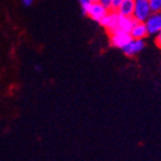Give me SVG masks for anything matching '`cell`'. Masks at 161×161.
I'll list each match as a JSON object with an SVG mask.
<instances>
[{
	"instance_id": "obj_2",
	"label": "cell",
	"mask_w": 161,
	"mask_h": 161,
	"mask_svg": "<svg viewBox=\"0 0 161 161\" xmlns=\"http://www.w3.org/2000/svg\"><path fill=\"white\" fill-rule=\"evenodd\" d=\"M109 35H110V44H112L114 47L121 48V50H123V48L133 40L130 33L123 32V31H119V30L114 31V32L110 33Z\"/></svg>"
},
{
	"instance_id": "obj_13",
	"label": "cell",
	"mask_w": 161,
	"mask_h": 161,
	"mask_svg": "<svg viewBox=\"0 0 161 161\" xmlns=\"http://www.w3.org/2000/svg\"><path fill=\"white\" fill-rule=\"evenodd\" d=\"M110 1H112V0H100L99 3H102L103 6H105L107 9H109L110 10Z\"/></svg>"
},
{
	"instance_id": "obj_9",
	"label": "cell",
	"mask_w": 161,
	"mask_h": 161,
	"mask_svg": "<svg viewBox=\"0 0 161 161\" xmlns=\"http://www.w3.org/2000/svg\"><path fill=\"white\" fill-rule=\"evenodd\" d=\"M137 20H135L133 17H126V16H118V23H117V30L123 31V32L131 33L132 28L135 25Z\"/></svg>"
},
{
	"instance_id": "obj_8",
	"label": "cell",
	"mask_w": 161,
	"mask_h": 161,
	"mask_svg": "<svg viewBox=\"0 0 161 161\" xmlns=\"http://www.w3.org/2000/svg\"><path fill=\"white\" fill-rule=\"evenodd\" d=\"M135 8V0H123V3L118 7L117 13L121 16L133 17Z\"/></svg>"
},
{
	"instance_id": "obj_10",
	"label": "cell",
	"mask_w": 161,
	"mask_h": 161,
	"mask_svg": "<svg viewBox=\"0 0 161 161\" xmlns=\"http://www.w3.org/2000/svg\"><path fill=\"white\" fill-rule=\"evenodd\" d=\"M152 13H161V0H149Z\"/></svg>"
},
{
	"instance_id": "obj_4",
	"label": "cell",
	"mask_w": 161,
	"mask_h": 161,
	"mask_svg": "<svg viewBox=\"0 0 161 161\" xmlns=\"http://www.w3.org/2000/svg\"><path fill=\"white\" fill-rule=\"evenodd\" d=\"M118 13L115 10H109L106 16L103 18L100 22V25L104 27L108 33H113L114 31L117 30V23H118Z\"/></svg>"
},
{
	"instance_id": "obj_3",
	"label": "cell",
	"mask_w": 161,
	"mask_h": 161,
	"mask_svg": "<svg viewBox=\"0 0 161 161\" xmlns=\"http://www.w3.org/2000/svg\"><path fill=\"white\" fill-rule=\"evenodd\" d=\"M108 11H109V9H107L100 3H92V6H90L88 16L90 17L94 22L100 24V22H102L103 18L107 15Z\"/></svg>"
},
{
	"instance_id": "obj_1",
	"label": "cell",
	"mask_w": 161,
	"mask_h": 161,
	"mask_svg": "<svg viewBox=\"0 0 161 161\" xmlns=\"http://www.w3.org/2000/svg\"><path fill=\"white\" fill-rule=\"evenodd\" d=\"M152 15V9L149 0H135V8L133 18L137 22L144 23Z\"/></svg>"
},
{
	"instance_id": "obj_15",
	"label": "cell",
	"mask_w": 161,
	"mask_h": 161,
	"mask_svg": "<svg viewBox=\"0 0 161 161\" xmlns=\"http://www.w3.org/2000/svg\"><path fill=\"white\" fill-rule=\"evenodd\" d=\"M99 1H100V0H90V3H99Z\"/></svg>"
},
{
	"instance_id": "obj_12",
	"label": "cell",
	"mask_w": 161,
	"mask_h": 161,
	"mask_svg": "<svg viewBox=\"0 0 161 161\" xmlns=\"http://www.w3.org/2000/svg\"><path fill=\"white\" fill-rule=\"evenodd\" d=\"M156 43H157V45H158L159 47H161V30L159 31V32L157 33V35H156Z\"/></svg>"
},
{
	"instance_id": "obj_14",
	"label": "cell",
	"mask_w": 161,
	"mask_h": 161,
	"mask_svg": "<svg viewBox=\"0 0 161 161\" xmlns=\"http://www.w3.org/2000/svg\"><path fill=\"white\" fill-rule=\"evenodd\" d=\"M22 1H23V3H24V6H26V7H30L33 3V0H22Z\"/></svg>"
},
{
	"instance_id": "obj_7",
	"label": "cell",
	"mask_w": 161,
	"mask_h": 161,
	"mask_svg": "<svg viewBox=\"0 0 161 161\" xmlns=\"http://www.w3.org/2000/svg\"><path fill=\"white\" fill-rule=\"evenodd\" d=\"M130 34H131L133 40H144V38L149 35V32H148V28H147L144 23L136 22L134 26H133V28H132Z\"/></svg>"
},
{
	"instance_id": "obj_6",
	"label": "cell",
	"mask_w": 161,
	"mask_h": 161,
	"mask_svg": "<svg viewBox=\"0 0 161 161\" xmlns=\"http://www.w3.org/2000/svg\"><path fill=\"white\" fill-rule=\"evenodd\" d=\"M145 46V43L143 40H132L122 50L126 57H134L142 51Z\"/></svg>"
},
{
	"instance_id": "obj_5",
	"label": "cell",
	"mask_w": 161,
	"mask_h": 161,
	"mask_svg": "<svg viewBox=\"0 0 161 161\" xmlns=\"http://www.w3.org/2000/svg\"><path fill=\"white\" fill-rule=\"evenodd\" d=\"M144 24L148 28L149 35H157V33L161 30V13H152Z\"/></svg>"
},
{
	"instance_id": "obj_11",
	"label": "cell",
	"mask_w": 161,
	"mask_h": 161,
	"mask_svg": "<svg viewBox=\"0 0 161 161\" xmlns=\"http://www.w3.org/2000/svg\"><path fill=\"white\" fill-rule=\"evenodd\" d=\"M122 3H123V0H112L110 1V10L117 11L118 7L121 6Z\"/></svg>"
}]
</instances>
